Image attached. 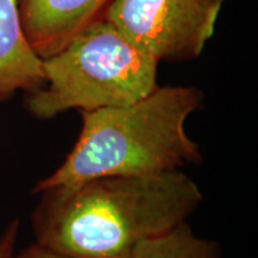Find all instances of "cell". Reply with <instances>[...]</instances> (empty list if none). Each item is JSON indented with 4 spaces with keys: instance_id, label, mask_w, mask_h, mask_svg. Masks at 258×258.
I'll return each mask as SVG.
<instances>
[{
    "instance_id": "cell-3",
    "label": "cell",
    "mask_w": 258,
    "mask_h": 258,
    "mask_svg": "<svg viewBox=\"0 0 258 258\" xmlns=\"http://www.w3.org/2000/svg\"><path fill=\"white\" fill-rule=\"evenodd\" d=\"M158 63L101 17L43 60L47 86L29 92L27 108L48 120L71 109L132 104L158 88Z\"/></svg>"
},
{
    "instance_id": "cell-9",
    "label": "cell",
    "mask_w": 258,
    "mask_h": 258,
    "mask_svg": "<svg viewBox=\"0 0 258 258\" xmlns=\"http://www.w3.org/2000/svg\"><path fill=\"white\" fill-rule=\"evenodd\" d=\"M14 258H69V257H64L55 252H51V251L44 249V247H42L36 243H34L31 244L30 246H28L27 249H24L19 253L15 254Z\"/></svg>"
},
{
    "instance_id": "cell-4",
    "label": "cell",
    "mask_w": 258,
    "mask_h": 258,
    "mask_svg": "<svg viewBox=\"0 0 258 258\" xmlns=\"http://www.w3.org/2000/svg\"><path fill=\"white\" fill-rule=\"evenodd\" d=\"M225 0H110L102 18L158 62L198 57Z\"/></svg>"
},
{
    "instance_id": "cell-5",
    "label": "cell",
    "mask_w": 258,
    "mask_h": 258,
    "mask_svg": "<svg viewBox=\"0 0 258 258\" xmlns=\"http://www.w3.org/2000/svg\"><path fill=\"white\" fill-rule=\"evenodd\" d=\"M110 0H17L22 30L42 60L102 17Z\"/></svg>"
},
{
    "instance_id": "cell-2",
    "label": "cell",
    "mask_w": 258,
    "mask_h": 258,
    "mask_svg": "<svg viewBox=\"0 0 258 258\" xmlns=\"http://www.w3.org/2000/svg\"><path fill=\"white\" fill-rule=\"evenodd\" d=\"M192 86H163L128 105L82 111L79 137L63 163L34 194L106 176H148L180 170L202 159L185 123L201 108Z\"/></svg>"
},
{
    "instance_id": "cell-7",
    "label": "cell",
    "mask_w": 258,
    "mask_h": 258,
    "mask_svg": "<svg viewBox=\"0 0 258 258\" xmlns=\"http://www.w3.org/2000/svg\"><path fill=\"white\" fill-rule=\"evenodd\" d=\"M127 258H224V256L217 241L196 235L185 221L139 243Z\"/></svg>"
},
{
    "instance_id": "cell-6",
    "label": "cell",
    "mask_w": 258,
    "mask_h": 258,
    "mask_svg": "<svg viewBox=\"0 0 258 258\" xmlns=\"http://www.w3.org/2000/svg\"><path fill=\"white\" fill-rule=\"evenodd\" d=\"M43 83V60L24 36L17 0H0V103L18 90L32 92Z\"/></svg>"
},
{
    "instance_id": "cell-8",
    "label": "cell",
    "mask_w": 258,
    "mask_h": 258,
    "mask_svg": "<svg viewBox=\"0 0 258 258\" xmlns=\"http://www.w3.org/2000/svg\"><path fill=\"white\" fill-rule=\"evenodd\" d=\"M19 224L17 220L12 221L8 228L0 235V258H14L15 246L18 235Z\"/></svg>"
},
{
    "instance_id": "cell-1",
    "label": "cell",
    "mask_w": 258,
    "mask_h": 258,
    "mask_svg": "<svg viewBox=\"0 0 258 258\" xmlns=\"http://www.w3.org/2000/svg\"><path fill=\"white\" fill-rule=\"evenodd\" d=\"M38 194L35 243L69 258H127L139 243L185 222L203 201L182 170L98 177Z\"/></svg>"
}]
</instances>
